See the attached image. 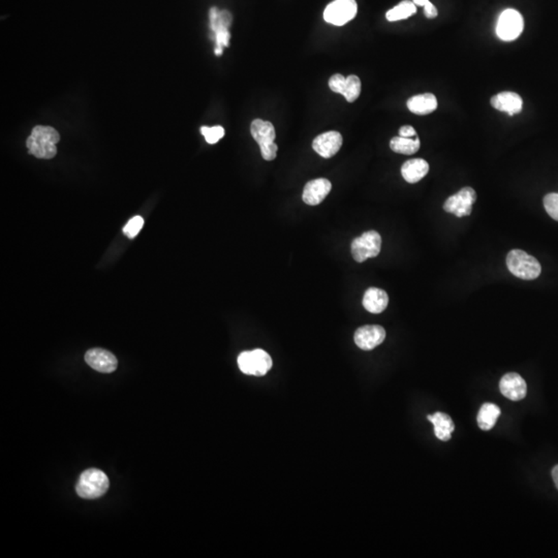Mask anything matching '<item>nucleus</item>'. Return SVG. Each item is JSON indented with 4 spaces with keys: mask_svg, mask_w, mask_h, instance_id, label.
<instances>
[{
    "mask_svg": "<svg viewBox=\"0 0 558 558\" xmlns=\"http://www.w3.org/2000/svg\"><path fill=\"white\" fill-rule=\"evenodd\" d=\"M59 140V134L55 129L38 125L32 129L31 135L26 141V146L29 153L38 159H50L55 157L56 144Z\"/></svg>",
    "mask_w": 558,
    "mask_h": 558,
    "instance_id": "obj_1",
    "label": "nucleus"
},
{
    "mask_svg": "<svg viewBox=\"0 0 558 558\" xmlns=\"http://www.w3.org/2000/svg\"><path fill=\"white\" fill-rule=\"evenodd\" d=\"M107 475L99 469H87L78 480L76 491L82 499H95L103 496L109 488Z\"/></svg>",
    "mask_w": 558,
    "mask_h": 558,
    "instance_id": "obj_2",
    "label": "nucleus"
},
{
    "mask_svg": "<svg viewBox=\"0 0 558 558\" xmlns=\"http://www.w3.org/2000/svg\"><path fill=\"white\" fill-rule=\"evenodd\" d=\"M507 267L513 276L524 280H534L542 272L538 259L521 250H513L508 254Z\"/></svg>",
    "mask_w": 558,
    "mask_h": 558,
    "instance_id": "obj_3",
    "label": "nucleus"
},
{
    "mask_svg": "<svg viewBox=\"0 0 558 558\" xmlns=\"http://www.w3.org/2000/svg\"><path fill=\"white\" fill-rule=\"evenodd\" d=\"M237 362L240 371L244 374L255 376L265 375L273 364L270 355L261 349L241 352Z\"/></svg>",
    "mask_w": 558,
    "mask_h": 558,
    "instance_id": "obj_4",
    "label": "nucleus"
},
{
    "mask_svg": "<svg viewBox=\"0 0 558 558\" xmlns=\"http://www.w3.org/2000/svg\"><path fill=\"white\" fill-rule=\"evenodd\" d=\"M350 250L355 261L363 263L367 259L380 255L382 250V237L376 231H369L352 242Z\"/></svg>",
    "mask_w": 558,
    "mask_h": 558,
    "instance_id": "obj_5",
    "label": "nucleus"
},
{
    "mask_svg": "<svg viewBox=\"0 0 558 558\" xmlns=\"http://www.w3.org/2000/svg\"><path fill=\"white\" fill-rule=\"evenodd\" d=\"M524 28L522 15L517 10H506L501 13L496 25L497 36L505 42H511L520 36Z\"/></svg>",
    "mask_w": 558,
    "mask_h": 558,
    "instance_id": "obj_6",
    "label": "nucleus"
},
{
    "mask_svg": "<svg viewBox=\"0 0 558 558\" xmlns=\"http://www.w3.org/2000/svg\"><path fill=\"white\" fill-rule=\"evenodd\" d=\"M210 22L216 42L215 54L220 56L222 55V48L229 46L230 32L228 31V28L232 23V16L227 10L220 12L217 8H213L210 10Z\"/></svg>",
    "mask_w": 558,
    "mask_h": 558,
    "instance_id": "obj_7",
    "label": "nucleus"
},
{
    "mask_svg": "<svg viewBox=\"0 0 558 558\" xmlns=\"http://www.w3.org/2000/svg\"><path fill=\"white\" fill-rule=\"evenodd\" d=\"M357 10L356 0H334L327 6L324 19L332 25L343 26L356 17Z\"/></svg>",
    "mask_w": 558,
    "mask_h": 558,
    "instance_id": "obj_8",
    "label": "nucleus"
},
{
    "mask_svg": "<svg viewBox=\"0 0 558 558\" xmlns=\"http://www.w3.org/2000/svg\"><path fill=\"white\" fill-rule=\"evenodd\" d=\"M477 200V194L471 187H464L453 196H450L443 205L445 211L454 214L457 217L471 215L473 204Z\"/></svg>",
    "mask_w": 558,
    "mask_h": 558,
    "instance_id": "obj_9",
    "label": "nucleus"
},
{
    "mask_svg": "<svg viewBox=\"0 0 558 558\" xmlns=\"http://www.w3.org/2000/svg\"><path fill=\"white\" fill-rule=\"evenodd\" d=\"M355 343L361 350H371L382 345L386 339V330L382 326L361 327L355 333Z\"/></svg>",
    "mask_w": 558,
    "mask_h": 558,
    "instance_id": "obj_10",
    "label": "nucleus"
},
{
    "mask_svg": "<svg viewBox=\"0 0 558 558\" xmlns=\"http://www.w3.org/2000/svg\"><path fill=\"white\" fill-rule=\"evenodd\" d=\"M501 394L513 401L522 400L527 396V385L524 378L516 372H509L499 382Z\"/></svg>",
    "mask_w": 558,
    "mask_h": 558,
    "instance_id": "obj_11",
    "label": "nucleus"
},
{
    "mask_svg": "<svg viewBox=\"0 0 558 558\" xmlns=\"http://www.w3.org/2000/svg\"><path fill=\"white\" fill-rule=\"evenodd\" d=\"M343 142V136L338 131H327L313 140V148L324 159H330L341 150Z\"/></svg>",
    "mask_w": 558,
    "mask_h": 558,
    "instance_id": "obj_12",
    "label": "nucleus"
},
{
    "mask_svg": "<svg viewBox=\"0 0 558 558\" xmlns=\"http://www.w3.org/2000/svg\"><path fill=\"white\" fill-rule=\"evenodd\" d=\"M85 361L94 371L111 373L117 369L118 361L112 352L103 349H92L85 355Z\"/></svg>",
    "mask_w": 558,
    "mask_h": 558,
    "instance_id": "obj_13",
    "label": "nucleus"
},
{
    "mask_svg": "<svg viewBox=\"0 0 558 558\" xmlns=\"http://www.w3.org/2000/svg\"><path fill=\"white\" fill-rule=\"evenodd\" d=\"M331 188L332 185L328 179L319 178L309 181L303 190V202L309 206H317L325 200L331 192Z\"/></svg>",
    "mask_w": 558,
    "mask_h": 558,
    "instance_id": "obj_14",
    "label": "nucleus"
},
{
    "mask_svg": "<svg viewBox=\"0 0 558 558\" xmlns=\"http://www.w3.org/2000/svg\"><path fill=\"white\" fill-rule=\"evenodd\" d=\"M491 105L499 111L506 112L510 116L522 111L523 101L520 95L512 92H503L491 99Z\"/></svg>",
    "mask_w": 558,
    "mask_h": 558,
    "instance_id": "obj_15",
    "label": "nucleus"
},
{
    "mask_svg": "<svg viewBox=\"0 0 558 558\" xmlns=\"http://www.w3.org/2000/svg\"><path fill=\"white\" fill-rule=\"evenodd\" d=\"M408 108L417 115H428L438 109V99L432 93L415 95L408 99Z\"/></svg>",
    "mask_w": 558,
    "mask_h": 558,
    "instance_id": "obj_16",
    "label": "nucleus"
},
{
    "mask_svg": "<svg viewBox=\"0 0 558 558\" xmlns=\"http://www.w3.org/2000/svg\"><path fill=\"white\" fill-rule=\"evenodd\" d=\"M388 294L378 287H369L363 297V306L371 313H382L388 307Z\"/></svg>",
    "mask_w": 558,
    "mask_h": 558,
    "instance_id": "obj_17",
    "label": "nucleus"
},
{
    "mask_svg": "<svg viewBox=\"0 0 558 558\" xmlns=\"http://www.w3.org/2000/svg\"><path fill=\"white\" fill-rule=\"evenodd\" d=\"M250 133L259 147L272 144L276 137L273 124L269 121L262 120V119H256L252 121V125H250Z\"/></svg>",
    "mask_w": 558,
    "mask_h": 558,
    "instance_id": "obj_18",
    "label": "nucleus"
},
{
    "mask_svg": "<svg viewBox=\"0 0 558 558\" xmlns=\"http://www.w3.org/2000/svg\"><path fill=\"white\" fill-rule=\"evenodd\" d=\"M429 172V164L422 159H410L401 168V175L408 183H417Z\"/></svg>",
    "mask_w": 558,
    "mask_h": 558,
    "instance_id": "obj_19",
    "label": "nucleus"
},
{
    "mask_svg": "<svg viewBox=\"0 0 558 558\" xmlns=\"http://www.w3.org/2000/svg\"><path fill=\"white\" fill-rule=\"evenodd\" d=\"M427 419L434 424V434L438 440L443 442L451 440L452 434L455 430V424L449 415L438 412L432 416L428 415Z\"/></svg>",
    "mask_w": 558,
    "mask_h": 558,
    "instance_id": "obj_20",
    "label": "nucleus"
},
{
    "mask_svg": "<svg viewBox=\"0 0 558 558\" xmlns=\"http://www.w3.org/2000/svg\"><path fill=\"white\" fill-rule=\"evenodd\" d=\"M501 408L496 404L484 403L478 414V425L485 431L492 429L496 424L497 419L501 416Z\"/></svg>",
    "mask_w": 558,
    "mask_h": 558,
    "instance_id": "obj_21",
    "label": "nucleus"
},
{
    "mask_svg": "<svg viewBox=\"0 0 558 558\" xmlns=\"http://www.w3.org/2000/svg\"><path fill=\"white\" fill-rule=\"evenodd\" d=\"M390 147L396 153L410 155L419 150L421 142H420L418 136L416 138H404L398 136L391 140Z\"/></svg>",
    "mask_w": 558,
    "mask_h": 558,
    "instance_id": "obj_22",
    "label": "nucleus"
},
{
    "mask_svg": "<svg viewBox=\"0 0 558 558\" xmlns=\"http://www.w3.org/2000/svg\"><path fill=\"white\" fill-rule=\"evenodd\" d=\"M416 4L413 1H410V0H404V1L400 2L397 6L393 8L392 10H388L386 14V18L390 22H395V21L410 18V16L416 14Z\"/></svg>",
    "mask_w": 558,
    "mask_h": 558,
    "instance_id": "obj_23",
    "label": "nucleus"
},
{
    "mask_svg": "<svg viewBox=\"0 0 558 558\" xmlns=\"http://www.w3.org/2000/svg\"><path fill=\"white\" fill-rule=\"evenodd\" d=\"M361 93V81L359 77L355 75H350L347 77L345 81V92L343 95L345 97L349 103L356 101Z\"/></svg>",
    "mask_w": 558,
    "mask_h": 558,
    "instance_id": "obj_24",
    "label": "nucleus"
},
{
    "mask_svg": "<svg viewBox=\"0 0 558 558\" xmlns=\"http://www.w3.org/2000/svg\"><path fill=\"white\" fill-rule=\"evenodd\" d=\"M201 133L204 136L207 143L215 144V143L224 138V127H220V125L213 127H201Z\"/></svg>",
    "mask_w": 558,
    "mask_h": 558,
    "instance_id": "obj_25",
    "label": "nucleus"
},
{
    "mask_svg": "<svg viewBox=\"0 0 558 558\" xmlns=\"http://www.w3.org/2000/svg\"><path fill=\"white\" fill-rule=\"evenodd\" d=\"M143 226H144V220L141 216H135V217L131 218L129 222H127V226L123 228V233L127 237L135 238L138 234L140 233V231L142 230Z\"/></svg>",
    "mask_w": 558,
    "mask_h": 558,
    "instance_id": "obj_26",
    "label": "nucleus"
},
{
    "mask_svg": "<svg viewBox=\"0 0 558 558\" xmlns=\"http://www.w3.org/2000/svg\"><path fill=\"white\" fill-rule=\"evenodd\" d=\"M544 207L547 213L558 222V194L552 192L545 196Z\"/></svg>",
    "mask_w": 558,
    "mask_h": 558,
    "instance_id": "obj_27",
    "label": "nucleus"
},
{
    "mask_svg": "<svg viewBox=\"0 0 558 558\" xmlns=\"http://www.w3.org/2000/svg\"><path fill=\"white\" fill-rule=\"evenodd\" d=\"M345 81H347V78L343 77L341 73H336L329 80V87L333 92L343 94L345 92Z\"/></svg>",
    "mask_w": 558,
    "mask_h": 558,
    "instance_id": "obj_28",
    "label": "nucleus"
},
{
    "mask_svg": "<svg viewBox=\"0 0 558 558\" xmlns=\"http://www.w3.org/2000/svg\"><path fill=\"white\" fill-rule=\"evenodd\" d=\"M259 150H261L262 157L265 161H273L278 155V147L276 143H272V144L259 147Z\"/></svg>",
    "mask_w": 558,
    "mask_h": 558,
    "instance_id": "obj_29",
    "label": "nucleus"
},
{
    "mask_svg": "<svg viewBox=\"0 0 558 558\" xmlns=\"http://www.w3.org/2000/svg\"><path fill=\"white\" fill-rule=\"evenodd\" d=\"M399 136L404 138H416L418 135H417L416 129L414 127L410 125H404L399 129Z\"/></svg>",
    "mask_w": 558,
    "mask_h": 558,
    "instance_id": "obj_30",
    "label": "nucleus"
},
{
    "mask_svg": "<svg viewBox=\"0 0 558 558\" xmlns=\"http://www.w3.org/2000/svg\"><path fill=\"white\" fill-rule=\"evenodd\" d=\"M424 12H425V16L427 17L428 19L436 18L438 15L436 6L430 1H428L427 3L424 6Z\"/></svg>",
    "mask_w": 558,
    "mask_h": 558,
    "instance_id": "obj_31",
    "label": "nucleus"
},
{
    "mask_svg": "<svg viewBox=\"0 0 558 558\" xmlns=\"http://www.w3.org/2000/svg\"><path fill=\"white\" fill-rule=\"evenodd\" d=\"M552 478L553 481H555V486H557V488L558 489V464L553 467Z\"/></svg>",
    "mask_w": 558,
    "mask_h": 558,
    "instance_id": "obj_32",
    "label": "nucleus"
},
{
    "mask_svg": "<svg viewBox=\"0 0 558 558\" xmlns=\"http://www.w3.org/2000/svg\"><path fill=\"white\" fill-rule=\"evenodd\" d=\"M428 1H429V0H414V3L416 4V6H424Z\"/></svg>",
    "mask_w": 558,
    "mask_h": 558,
    "instance_id": "obj_33",
    "label": "nucleus"
}]
</instances>
